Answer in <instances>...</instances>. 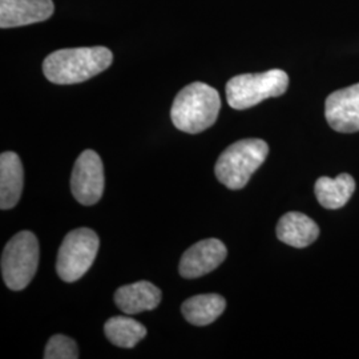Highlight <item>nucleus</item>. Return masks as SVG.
Returning a JSON list of instances; mask_svg holds the SVG:
<instances>
[{
    "label": "nucleus",
    "instance_id": "7",
    "mask_svg": "<svg viewBox=\"0 0 359 359\" xmlns=\"http://www.w3.org/2000/svg\"><path fill=\"white\" fill-rule=\"evenodd\" d=\"M71 191L81 205H95L102 198L104 193L103 161L95 151L87 149L79 156L72 170Z\"/></svg>",
    "mask_w": 359,
    "mask_h": 359
},
{
    "label": "nucleus",
    "instance_id": "17",
    "mask_svg": "<svg viewBox=\"0 0 359 359\" xmlns=\"http://www.w3.org/2000/svg\"><path fill=\"white\" fill-rule=\"evenodd\" d=\"M46 359H77L79 358V348L76 342L62 334H56L51 337L48 341L46 351Z\"/></svg>",
    "mask_w": 359,
    "mask_h": 359
},
{
    "label": "nucleus",
    "instance_id": "5",
    "mask_svg": "<svg viewBox=\"0 0 359 359\" xmlns=\"http://www.w3.org/2000/svg\"><path fill=\"white\" fill-rule=\"evenodd\" d=\"M39 266V243L32 231L15 234L1 255L3 281L15 292L26 289Z\"/></svg>",
    "mask_w": 359,
    "mask_h": 359
},
{
    "label": "nucleus",
    "instance_id": "2",
    "mask_svg": "<svg viewBox=\"0 0 359 359\" xmlns=\"http://www.w3.org/2000/svg\"><path fill=\"white\" fill-rule=\"evenodd\" d=\"M219 109L217 90L196 81L180 90L170 109V118L179 130L194 135L210 128L217 120Z\"/></svg>",
    "mask_w": 359,
    "mask_h": 359
},
{
    "label": "nucleus",
    "instance_id": "15",
    "mask_svg": "<svg viewBox=\"0 0 359 359\" xmlns=\"http://www.w3.org/2000/svg\"><path fill=\"white\" fill-rule=\"evenodd\" d=\"M316 196L318 203L326 209H339L347 204L355 191V181L347 175L342 173L337 179L321 177L317 180Z\"/></svg>",
    "mask_w": 359,
    "mask_h": 359
},
{
    "label": "nucleus",
    "instance_id": "9",
    "mask_svg": "<svg viewBox=\"0 0 359 359\" xmlns=\"http://www.w3.org/2000/svg\"><path fill=\"white\" fill-rule=\"evenodd\" d=\"M329 126L341 133L359 130V83L333 92L325 103Z\"/></svg>",
    "mask_w": 359,
    "mask_h": 359
},
{
    "label": "nucleus",
    "instance_id": "11",
    "mask_svg": "<svg viewBox=\"0 0 359 359\" xmlns=\"http://www.w3.org/2000/svg\"><path fill=\"white\" fill-rule=\"evenodd\" d=\"M161 302V290L148 281H139L121 286L116 290L117 308L128 316L157 308Z\"/></svg>",
    "mask_w": 359,
    "mask_h": 359
},
{
    "label": "nucleus",
    "instance_id": "10",
    "mask_svg": "<svg viewBox=\"0 0 359 359\" xmlns=\"http://www.w3.org/2000/svg\"><path fill=\"white\" fill-rule=\"evenodd\" d=\"M52 0H0V27L28 26L51 18Z\"/></svg>",
    "mask_w": 359,
    "mask_h": 359
},
{
    "label": "nucleus",
    "instance_id": "6",
    "mask_svg": "<svg viewBox=\"0 0 359 359\" xmlns=\"http://www.w3.org/2000/svg\"><path fill=\"white\" fill-rule=\"evenodd\" d=\"M100 240L96 231L79 228L69 231L57 253L56 273L65 283H75L88 270L97 256Z\"/></svg>",
    "mask_w": 359,
    "mask_h": 359
},
{
    "label": "nucleus",
    "instance_id": "12",
    "mask_svg": "<svg viewBox=\"0 0 359 359\" xmlns=\"http://www.w3.org/2000/svg\"><path fill=\"white\" fill-rule=\"evenodd\" d=\"M25 185V170L20 157L13 152L0 156V208L13 209L19 203Z\"/></svg>",
    "mask_w": 359,
    "mask_h": 359
},
{
    "label": "nucleus",
    "instance_id": "8",
    "mask_svg": "<svg viewBox=\"0 0 359 359\" xmlns=\"http://www.w3.org/2000/svg\"><path fill=\"white\" fill-rule=\"evenodd\" d=\"M228 256L226 246L217 238H208L191 246L180 261L181 277L192 280L217 269Z\"/></svg>",
    "mask_w": 359,
    "mask_h": 359
},
{
    "label": "nucleus",
    "instance_id": "1",
    "mask_svg": "<svg viewBox=\"0 0 359 359\" xmlns=\"http://www.w3.org/2000/svg\"><path fill=\"white\" fill-rule=\"evenodd\" d=\"M114 55L107 47H81L52 52L43 63V72L53 84H77L108 69Z\"/></svg>",
    "mask_w": 359,
    "mask_h": 359
},
{
    "label": "nucleus",
    "instance_id": "4",
    "mask_svg": "<svg viewBox=\"0 0 359 359\" xmlns=\"http://www.w3.org/2000/svg\"><path fill=\"white\" fill-rule=\"evenodd\" d=\"M287 87L289 76L283 69L237 75L226 84V100L233 109L243 111L270 97L281 96Z\"/></svg>",
    "mask_w": 359,
    "mask_h": 359
},
{
    "label": "nucleus",
    "instance_id": "13",
    "mask_svg": "<svg viewBox=\"0 0 359 359\" xmlns=\"http://www.w3.org/2000/svg\"><path fill=\"white\" fill-rule=\"evenodd\" d=\"M320 236L318 225L304 213L290 212L283 215L277 224V237L283 244L293 248H306Z\"/></svg>",
    "mask_w": 359,
    "mask_h": 359
},
{
    "label": "nucleus",
    "instance_id": "16",
    "mask_svg": "<svg viewBox=\"0 0 359 359\" xmlns=\"http://www.w3.org/2000/svg\"><path fill=\"white\" fill-rule=\"evenodd\" d=\"M107 338L123 348H132L147 337V327L133 318L117 316L112 317L104 325Z\"/></svg>",
    "mask_w": 359,
    "mask_h": 359
},
{
    "label": "nucleus",
    "instance_id": "14",
    "mask_svg": "<svg viewBox=\"0 0 359 359\" xmlns=\"http://www.w3.org/2000/svg\"><path fill=\"white\" fill-rule=\"evenodd\" d=\"M226 301L219 294H200L188 298L181 311L187 321L194 326H206L217 320L224 313Z\"/></svg>",
    "mask_w": 359,
    "mask_h": 359
},
{
    "label": "nucleus",
    "instance_id": "3",
    "mask_svg": "<svg viewBox=\"0 0 359 359\" xmlns=\"http://www.w3.org/2000/svg\"><path fill=\"white\" fill-rule=\"evenodd\" d=\"M269 147L259 139H245L231 144L218 157L215 173L221 184L231 191L243 189L252 175L264 164Z\"/></svg>",
    "mask_w": 359,
    "mask_h": 359
}]
</instances>
